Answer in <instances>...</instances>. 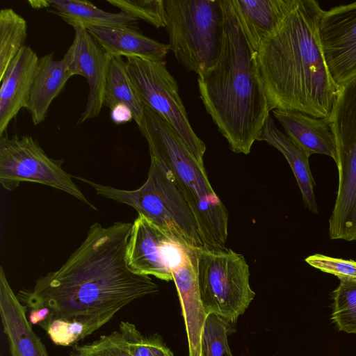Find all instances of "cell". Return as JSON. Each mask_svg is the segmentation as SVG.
<instances>
[{"label": "cell", "instance_id": "1", "mask_svg": "<svg viewBox=\"0 0 356 356\" xmlns=\"http://www.w3.org/2000/svg\"><path fill=\"white\" fill-rule=\"evenodd\" d=\"M132 223L108 227L93 223L86 238L56 270L40 275L32 289L17 296L27 309L47 307L52 321L105 319L109 321L131 302L159 291L148 275L128 266L127 248Z\"/></svg>", "mask_w": 356, "mask_h": 356}, {"label": "cell", "instance_id": "2", "mask_svg": "<svg viewBox=\"0 0 356 356\" xmlns=\"http://www.w3.org/2000/svg\"><path fill=\"white\" fill-rule=\"evenodd\" d=\"M323 10L315 0H293L277 26L254 52L270 112L299 111L329 118L341 88L327 68L319 25Z\"/></svg>", "mask_w": 356, "mask_h": 356}, {"label": "cell", "instance_id": "3", "mask_svg": "<svg viewBox=\"0 0 356 356\" xmlns=\"http://www.w3.org/2000/svg\"><path fill=\"white\" fill-rule=\"evenodd\" d=\"M222 13L220 52L198 76L206 112L234 153L248 154L270 115L255 62L233 0H220Z\"/></svg>", "mask_w": 356, "mask_h": 356}, {"label": "cell", "instance_id": "4", "mask_svg": "<svg viewBox=\"0 0 356 356\" xmlns=\"http://www.w3.org/2000/svg\"><path fill=\"white\" fill-rule=\"evenodd\" d=\"M150 156L173 174L196 219L204 246L223 247L228 237V211L212 188L204 165V153L190 149L177 132L145 106L138 126Z\"/></svg>", "mask_w": 356, "mask_h": 356}, {"label": "cell", "instance_id": "5", "mask_svg": "<svg viewBox=\"0 0 356 356\" xmlns=\"http://www.w3.org/2000/svg\"><path fill=\"white\" fill-rule=\"evenodd\" d=\"M73 177L92 186L97 195L135 209L163 227L186 246H204L193 211L172 172L150 156L145 182L138 188L125 190L102 185L82 177Z\"/></svg>", "mask_w": 356, "mask_h": 356}, {"label": "cell", "instance_id": "6", "mask_svg": "<svg viewBox=\"0 0 356 356\" xmlns=\"http://www.w3.org/2000/svg\"><path fill=\"white\" fill-rule=\"evenodd\" d=\"M170 50L187 72L200 76L216 63L222 46L220 0H164Z\"/></svg>", "mask_w": 356, "mask_h": 356}, {"label": "cell", "instance_id": "7", "mask_svg": "<svg viewBox=\"0 0 356 356\" xmlns=\"http://www.w3.org/2000/svg\"><path fill=\"white\" fill-rule=\"evenodd\" d=\"M195 254L206 314L219 315L234 325L255 297L245 259L225 246H202L195 250Z\"/></svg>", "mask_w": 356, "mask_h": 356}, {"label": "cell", "instance_id": "8", "mask_svg": "<svg viewBox=\"0 0 356 356\" xmlns=\"http://www.w3.org/2000/svg\"><path fill=\"white\" fill-rule=\"evenodd\" d=\"M64 160L49 156L30 136L0 137V184L13 191L21 182H34L64 191L97 210L62 167Z\"/></svg>", "mask_w": 356, "mask_h": 356}, {"label": "cell", "instance_id": "9", "mask_svg": "<svg viewBox=\"0 0 356 356\" xmlns=\"http://www.w3.org/2000/svg\"><path fill=\"white\" fill-rule=\"evenodd\" d=\"M126 63L132 83L144 106L169 124L190 149L205 153V143L190 124L178 83L168 70L165 60L127 57Z\"/></svg>", "mask_w": 356, "mask_h": 356}, {"label": "cell", "instance_id": "10", "mask_svg": "<svg viewBox=\"0 0 356 356\" xmlns=\"http://www.w3.org/2000/svg\"><path fill=\"white\" fill-rule=\"evenodd\" d=\"M194 251L163 227L138 214L132 223L126 259L133 271L169 282L173 281L172 272Z\"/></svg>", "mask_w": 356, "mask_h": 356}, {"label": "cell", "instance_id": "11", "mask_svg": "<svg viewBox=\"0 0 356 356\" xmlns=\"http://www.w3.org/2000/svg\"><path fill=\"white\" fill-rule=\"evenodd\" d=\"M319 31L335 83L341 88L356 81V1L323 10Z\"/></svg>", "mask_w": 356, "mask_h": 356}, {"label": "cell", "instance_id": "12", "mask_svg": "<svg viewBox=\"0 0 356 356\" xmlns=\"http://www.w3.org/2000/svg\"><path fill=\"white\" fill-rule=\"evenodd\" d=\"M72 44L63 56L72 76L86 78L89 88L86 108L77 124L97 117L102 108L106 76L110 55L101 47L87 29L74 28Z\"/></svg>", "mask_w": 356, "mask_h": 356}, {"label": "cell", "instance_id": "13", "mask_svg": "<svg viewBox=\"0 0 356 356\" xmlns=\"http://www.w3.org/2000/svg\"><path fill=\"white\" fill-rule=\"evenodd\" d=\"M27 312L1 266L0 314L11 356H49L44 343L33 330Z\"/></svg>", "mask_w": 356, "mask_h": 356}, {"label": "cell", "instance_id": "14", "mask_svg": "<svg viewBox=\"0 0 356 356\" xmlns=\"http://www.w3.org/2000/svg\"><path fill=\"white\" fill-rule=\"evenodd\" d=\"M40 58L25 45L10 63L0 88V137L10 121L28 103Z\"/></svg>", "mask_w": 356, "mask_h": 356}, {"label": "cell", "instance_id": "15", "mask_svg": "<svg viewBox=\"0 0 356 356\" xmlns=\"http://www.w3.org/2000/svg\"><path fill=\"white\" fill-rule=\"evenodd\" d=\"M184 317L189 356H202V337L207 314L200 292L195 250L172 272Z\"/></svg>", "mask_w": 356, "mask_h": 356}, {"label": "cell", "instance_id": "16", "mask_svg": "<svg viewBox=\"0 0 356 356\" xmlns=\"http://www.w3.org/2000/svg\"><path fill=\"white\" fill-rule=\"evenodd\" d=\"M272 113L283 127L285 134L309 156L314 154H324L337 162L335 139L329 118H316L289 110L275 109Z\"/></svg>", "mask_w": 356, "mask_h": 356}, {"label": "cell", "instance_id": "17", "mask_svg": "<svg viewBox=\"0 0 356 356\" xmlns=\"http://www.w3.org/2000/svg\"><path fill=\"white\" fill-rule=\"evenodd\" d=\"M338 191L329 219L330 239L356 241V154L337 152Z\"/></svg>", "mask_w": 356, "mask_h": 356}, {"label": "cell", "instance_id": "18", "mask_svg": "<svg viewBox=\"0 0 356 356\" xmlns=\"http://www.w3.org/2000/svg\"><path fill=\"white\" fill-rule=\"evenodd\" d=\"M87 30L110 56L163 61L170 51L168 44L147 37L134 26L91 27Z\"/></svg>", "mask_w": 356, "mask_h": 356}, {"label": "cell", "instance_id": "19", "mask_svg": "<svg viewBox=\"0 0 356 356\" xmlns=\"http://www.w3.org/2000/svg\"><path fill=\"white\" fill-rule=\"evenodd\" d=\"M72 76L63 58L55 60L53 53L40 58L25 108L31 115L34 125L45 120L51 104L63 90Z\"/></svg>", "mask_w": 356, "mask_h": 356}, {"label": "cell", "instance_id": "20", "mask_svg": "<svg viewBox=\"0 0 356 356\" xmlns=\"http://www.w3.org/2000/svg\"><path fill=\"white\" fill-rule=\"evenodd\" d=\"M259 141H266L285 157L296 179L305 206L318 213L314 193V179L309 164V156L276 127L269 115L262 129Z\"/></svg>", "mask_w": 356, "mask_h": 356}, {"label": "cell", "instance_id": "21", "mask_svg": "<svg viewBox=\"0 0 356 356\" xmlns=\"http://www.w3.org/2000/svg\"><path fill=\"white\" fill-rule=\"evenodd\" d=\"M293 0H233L250 43L257 51L261 39L280 23Z\"/></svg>", "mask_w": 356, "mask_h": 356}, {"label": "cell", "instance_id": "22", "mask_svg": "<svg viewBox=\"0 0 356 356\" xmlns=\"http://www.w3.org/2000/svg\"><path fill=\"white\" fill-rule=\"evenodd\" d=\"M49 13L60 17L73 28L119 27L133 26L138 19L123 11L111 13L88 1L50 0Z\"/></svg>", "mask_w": 356, "mask_h": 356}, {"label": "cell", "instance_id": "23", "mask_svg": "<svg viewBox=\"0 0 356 356\" xmlns=\"http://www.w3.org/2000/svg\"><path fill=\"white\" fill-rule=\"evenodd\" d=\"M118 104L130 108L138 127L143 118L145 106L132 83L126 60L120 56H110L103 105L111 109Z\"/></svg>", "mask_w": 356, "mask_h": 356}, {"label": "cell", "instance_id": "24", "mask_svg": "<svg viewBox=\"0 0 356 356\" xmlns=\"http://www.w3.org/2000/svg\"><path fill=\"white\" fill-rule=\"evenodd\" d=\"M329 122L337 152L356 154V81L341 88Z\"/></svg>", "mask_w": 356, "mask_h": 356}, {"label": "cell", "instance_id": "25", "mask_svg": "<svg viewBox=\"0 0 356 356\" xmlns=\"http://www.w3.org/2000/svg\"><path fill=\"white\" fill-rule=\"evenodd\" d=\"M26 19L11 8L0 10V80L10 63L25 46L27 38Z\"/></svg>", "mask_w": 356, "mask_h": 356}, {"label": "cell", "instance_id": "26", "mask_svg": "<svg viewBox=\"0 0 356 356\" xmlns=\"http://www.w3.org/2000/svg\"><path fill=\"white\" fill-rule=\"evenodd\" d=\"M332 292L331 319L339 330L356 334V278L339 277Z\"/></svg>", "mask_w": 356, "mask_h": 356}, {"label": "cell", "instance_id": "27", "mask_svg": "<svg viewBox=\"0 0 356 356\" xmlns=\"http://www.w3.org/2000/svg\"><path fill=\"white\" fill-rule=\"evenodd\" d=\"M107 323V321L99 318H57L51 321L46 332L56 345L70 346L76 345Z\"/></svg>", "mask_w": 356, "mask_h": 356}, {"label": "cell", "instance_id": "28", "mask_svg": "<svg viewBox=\"0 0 356 356\" xmlns=\"http://www.w3.org/2000/svg\"><path fill=\"white\" fill-rule=\"evenodd\" d=\"M118 331L131 356H175L157 334H143L134 323L121 321Z\"/></svg>", "mask_w": 356, "mask_h": 356}, {"label": "cell", "instance_id": "29", "mask_svg": "<svg viewBox=\"0 0 356 356\" xmlns=\"http://www.w3.org/2000/svg\"><path fill=\"white\" fill-rule=\"evenodd\" d=\"M236 330L234 324L215 314H207L202 337V356H233L228 336Z\"/></svg>", "mask_w": 356, "mask_h": 356}, {"label": "cell", "instance_id": "30", "mask_svg": "<svg viewBox=\"0 0 356 356\" xmlns=\"http://www.w3.org/2000/svg\"><path fill=\"white\" fill-rule=\"evenodd\" d=\"M120 11L143 19L156 29L165 28L164 0H107Z\"/></svg>", "mask_w": 356, "mask_h": 356}, {"label": "cell", "instance_id": "31", "mask_svg": "<svg viewBox=\"0 0 356 356\" xmlns=\"http://www.w3.org/2000/svg\"><path fill=\"white\" fill-rule=\"evenodd\" d=\"M305 261L312 267L339 277L356 278V261L333 258L315 254L307 257Z\"/></svg>", "mask_w": 356, "mask_h": 356}, {"label": "cell", "instance_id": "32", "mask_svg": "<svg viewBox=\"0 0 356 356\" xmlns=\"http://www.w3.org/2000/svg\"><path fill=\"white\" fill-rule=\"evenodd\" d=\"M97 341L104 356H131L119 331L102 335Z\"/></svg>", "mask_w": 356, "mask_h": 356}, {"label": "cell", "instance_id": "33", "mask_svg": "<svg viewBox=\"0 0 356 356\" xmlns=\"http://www.w3.org/2000/svg\"><path fill=\"white\" fill-rule=\"evenodd\" d=\"M111 119L113 123L121 124L134 120V115L129 107L118 104L111 109Z\"/></svg>", "mask_w": 356, "mask_h": 356}, {"label": "cell", "instance_id": "34", "mask_svg": "<svg viewBox=\"0 0 356 356\" xmlns=\"http://www.w3.org/2000/svg\"><path fill=\"white\" fill-rule=\"evenodd\" d=\"M70 356H104L97 340L83 346H75Z\"/></svg>", "mask_w": 356, "mask_h": 356}]
</instances>
